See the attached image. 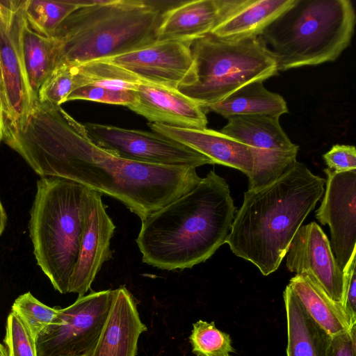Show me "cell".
Returning a JSON list of instances; mask_svg holds the SVG:
<instances>
[{"instance_id": "cell-38", "label": "cell", "mask_w": 356, "mask_h": 356, "mask_svg": "<svg viewBox=\"0 0 356 356\" xmlns=\"http://www.w3.org/2000/svg\"><path fill=\"white\" fill-rule=\"evenodd\" d=\"M229 356H231L230 355Z\"/></svg>"}, {"instance_id": "cell-25", "label": "cell", "mask_w": 356, "mask_h": 356, "mask_svg": "<svg viewBox=\"0 0 356 356\" xmlns=\"http://www.w3.org/2000/svg\"><path fill=\"white\" fill-rule=\"evenodd\" d=\"M74 65L78 88L95 86L113 90L136 91L142 82L132 73L104 60Z\"/></svg>"}, {"instance_id": "cell-12", "label": "cell", "mask_w": 356, "mask_h": 356, "mask_svg": "<svg viewBox=\"0 0 356 356\" xmlns=\"http://www.w3.org/2000/svg\"><path fill=\"white\" fill-rule=\"evenodd\" d=\"M327 176L323 198L316 218L330 230V245L343 270L356 252V170L334 172L325 168Z\"/></svg>"}, {"instance_id": "cell-26", "label": "cell", "mask_w": 356, "mask_h": 356, "mask_svg": "<svg viewBox=\"0 0 356 356\" xmlns=\"http://www.w3.org/2000/svg\"><path fill=\"white\" fill-rule=\"evenodd\" d=\"M79 8L78 0H25L22 3L29 26L46 37H53L61 22Z\"/></svg>"}, {"instance_id": "cell-10", "label": "cell", "mask_w": 356, "mask_h": 356, "mask_svg": "<svg viewBox=\"0 0 356 356\" xmlns=\"http://www.w3.org/2000/svg\"><path fill=\"white\" fill-rule=\"evenodd\" d=\"M83 125L94 145L121 159L194 168L213 164L209 158L198 152L154 131L90 122Z\"/></svg>"}, {"instance_id": "cell-32", "label": "cell", "mask_w": 356, "mask_h": 356, "mask_svg": "<svg viewBox=\"0 0 356 356\" xmlns=\"http://www.w3.org/2000/svg\"><path fill=\"white\" fill-rule=\"evenodd\" d=\"M356 252L344 267L343 292L341 304L351 325H356Z\"/></svg>"}, {"instance_id": "cell-35", "label": "cell", "mask_w": 356, "mask_h": 356, "mask_svg": "<svg viewBox=\"0 0 356 356\" xmlns=\"http://www.w3.org/2000/svg\"><path fill=\"white\" fill-rule=\"evenodd\" d=\"M6 211L3 209V207L1 204V202L0 200V236L2 234L3 232L4 231L6 223Z\"/></svg>"}, {"instance_id": "cell-1", "label": "cell", "mask_w": 356, "mask_h": 356, "mask_svg": "<svg viewBox=\"0 0 356 356\" xmlns=\"http://www.w3.org/2000/svg\"><path fill=\"white\" fill-rule=\"evenodd\" d=\"M235 212L228 184L211 170L191 191L142 220L136 243L143 262L166 270L204 262L226 243Z\"/></svg>"}, {"instance_id": "cell-23", "label": "cell", "mask_w": 356, "mask_h": 356, "mask_svg": "<svg viewBox=\"0 0 356 356\" xmlns=\"http://www.w3.org/2000/svg\"><path fill=\"white\" fill-rule=\"evenodd\" d=\"M225 118L237 115H262L279 118L289 113L284 99L268 90L261 81L241 87L221 102L202 108Z\"/></svg>"}, {"instance_id": "cell-19", "label": "cell", "mask_w": 356, "mask_h": 356, "mask_svg": "<svg viewBox=\"0 0 356 356\" xmlns=\"http://www.w3.org/2000/svg\"><path fill=\"white\" fill-rule=\"evenodd\" d=\"M296 0H222L219 20L210 34L225 40L258 37Z\"/></svg>"}, {"instance_id": "cell-22", "label": "cell", "mask_w": 356, "mask_h": 356, "mask_svg": "<svg viewBox=\"0 0 356 356\" xmlns=\"http://www.w3.org/2000/svg\"><path fill=\"white\" fill-rule=\"evenodd\" d=\"M20 49L32 100L38 98L42 85L58 67L60 43L33 31L24 16L19 33Z\"/></svg>"}, {"instance_id": "cell-21", "label": "cell", "mask_w": 356, "mask_h": 356, "mask_svg": "<svg viewBox=\"0 0 356 356\" xmlns=\"http://www.w3.org/2000/svg\"><path fill=\"white\" fill-rule=\"evenodd\" d=\"M284 300L287 321L286 356H329L332 335L309 316L288 285Z\"/></svg>"}, {"instance_id": "cell-9", "label": "cell", "mask_w": 356, "mask_h": 356, "mask_svg": "<svg viewBox=\"0 0 356 356\" xmlns=\"http://www.w3.org/2000/svg\"><path fill=\"white\" fill-rule=\"evenodd\" d=\"M227 120V124L219 131L252 149L254 168L248 177V189L273 182L296 161L299 147L287 136L279 118L237 115Z\"/></svg>"}, {"instance_id": "cell-14", "label": "cell", "mask_w": 356, "mask_h": 356, "mask_svg": "<svg viewBox=\"0 0 356 356\" xmlns=\"http://www.w3.org/2000/svg\"><path fill=\"white\" fill-rule=\"evenodd\" d=\"M285 256L290 272L308 277L333 300L341 303L343 272L337 263L327 236L316 222L299 228Z\"/></svg>"}, {"instance_id": "cell-34", "label": "cell", "mask_w": 356, "mask_h": 356, "mask_svg": "<svg viewBox=\"0 0 356 356\" xmlns=\"http://www.w3.org/2000/svg\"><path fill=\"white\" fill-rule=\"evenodd\" d=\"M356 325L349 331L332 335L329 356H356Z\"/></svg>"}, {"instance_id": "cell-2", "label": "cell", "mask_w": 356, "mask_h": 356, "mask_svg": "<svg viewBox=\"0 0 356 356\" xmlns=\"http://www.w3.org/2000/svg\"><path fill=\"white\" fill-rule=\"evenodd\" d=\"M325 179L296 161L273 182L248 189L226 243L264 275L275 272L296 233L325 191Z\"/></svg>"}, {"instance_id": "cell-24", "label": "cell", "mask_w": 356, "mask_h": 356, "mask_svg": "<svg viewBox=\"0 0 356 356\" xmlns=\"http://www.w3.org/2000/svg\"><path fill=\"white\" fill-rule=\"evenodd\" d=\"M288 286L309 316L331 335L349 331L353 327L341 304L308 277L296 275Z\"/></svg>"}, {"instance_id": "cell-33", "label": "cell", "mask_w": 356, "mask_h": 356, "mask_svg": "<svg viewBox=\"0 0 356 356\" xmlns=\"http://www.w3.org/2000/svg\"><path fill=\"white\" fill-rule=\"evenodd\" d=\"M327 168L337 172L356 170V149L349 145H334L323 155Z\"/></svg>"}, {"instance_id": "cell-20", "label": "cell", "mask_w": 356, "mask_h": 356, "mask_svg": "<svg viewBox=\"0 0 356 356\" xmlns=\"http://www.w3.org/2000/svg\"><path fill=\"white\" fill-rule=\"evenodd\" d=\"M222 0H192L179 2L166 9L156 31V40L191 43L210 34L217 24Z\"/></svg>"}, {"instance_id": "cell-28", "label": "cell", "mask_w": 356, "mask_h": 356, "mask_svg": "<svg viewBox=\"0 0 356 356\" xmlns=\"http://www.w3.org/2000/svg\"><path fill=\"white\" fill-rule=\"evenodd\" d=\"M59 307H50L30 292L19 296L13 304L12 312L24 324L34 339L54 319Z\"/></svg>"}, {"instance_id": "cell-6", "label": "cell", "mask_w": 356, "mask_h": 356, "mask_svg": "<svg viewBox=\"0 0 356 356\" xmlns=\"http://www.w3.org/2000/svg\"><path fill=\"white\" fill-rule=\"evenodd\" d=\"M88 188L66 179L37 181L30 237L38 265L60 293H68L83 231Z\"/></svg>"}, {"instance_id": "cell-37", "label": "cell", "mask_w": 356, "mask_h": 356, "mask_svg": "<svg viewBox=\"0 0 356 356\" xmlns=\"http://www.w3.org/2000/svg\"><path fill=\"white\" fill-rule=\"evenodd\" d=\"M0 99L3 105V111L5 113L6 110V101H5V95H4V88H3V77L1 70V66H0Z\"/></svg>"}, {"instance_id": "cell-17", "label": "cell", "mask_w": 356, "mask_h": 356, "mask_svg": "<svg viewBox=\"0 0 356 356\" xmlns=\"http://www.w3.org/2000/svg\"><path fill=\"white\" fill-rule=\"evenodd\" d=\"M152 131L181 143L209 158L213 164L233 168L250 177L254 168L252 149L220 131L148 124Z\"/></svg>"}, {"instance_id": "cell-31", "label": "cell", "mask_w": 356, "mask_h": 356, "mask_svg": "<svg viewBox=\"0 0 356 356\" xmlns=\"http://www.w3.org/2000/svg\"><path fill=\"white\" fill-rule=\"evenodd\" d=\"M136 99L134 90H118L95 86H83L73 90L65 102L87 100L129 107Z\"/></svg>"}, {"instance_id": "cell-13", "label": "cell", "mask_w": 356, "mask_h": 356, "mask_svg": "<svg viewBox=\"0 0 356 356\" xmlns=\"http://www.w3.org/2000/svg\"><path fill=\"white\" fill-rule=\"evenodd\" d=\"M190 44L156 40L137 50L101 60L127 70L143 82L177 89L190 79L193 72Z\"/></svg>"}, {"instance_id": "cell-5", "label": "cell", "mask_w": 356, "mask_h": 356, "mask_svg": "<svg viewBox=\"0 0 356 356\" xmlns=\"http://www.w3.org/2000/svg\"><path fill=\"white\" fill-rule=\"evenodd\" d=\"M355 24L350 0H296L258 38L282 72L334 61L350 44Z\"/></svg>"}, {"instance_id": "cell-30", "label": "cell", "mask_w": 356, "mask_h": 356, "mask_svg": "<svg viewBox=\"0 0 356 356\" xmlns=\"http://www.w3.org/2000/svg\"><path fill=\"white\" fill-rule=\"evenodd\" d=\"M78 88L74 65H65L58 67L42 85L38 98L60 106L67 96Z\"/></svg>"}, {"instance_id": "cell-7", "label": "cell", "mask_w": 356, "mask_h": 356, "mask_svg": "<svg viewBox=\"0 0 356 356\" xmlns=\"http://www.w3.org/2000/svg\"><path fill=\"white\" fill-rule=\"evenodd\" d=\"M193 69L177 90L202 108L221 102L249 83L278 73L276 61L258 37L230 41L208 34L193 41Z\"/></svg>"}, {"instance_id": "cell-36", "label": "cell", "mask_w": 356, "mask_h": 356, "mask_svg": "<svg viewBox=\"0 0 356 356\" xmlns=\"http://www.w3.org/2000/svg\"><path fill=\"white\" fill-rule=\"evenodd\" d=\"M4 111L2 103L0 99V141L3 139L4 136Z\"/></svg>"}, {"instance_id": "cell-15", "label": "cell", "mask_w": 356, "mask_h": 356, "mask_svg": "<svg viewBox=\"0 0 356 356\" xmlns=\"http://www.w3.org/2000/svg\"><path fill=\"white\" fill-rule=\"evenodd\" d=\"M102 195L88 188L79 255L68 286V293H77L79 297L85 296L102 264L113 255L110 245L115 226L107 214Z\"/></svg>"}, {"instance_id": "cell-27", "label": "cell", "mask_w": 356, "mask_h": 356, "mask_svg": "<svg viewBox=\"0 0 356 356\" xmlns=\"http://www.w3.org/2000/svg\"><path fill=\"white\" fill-rule=\"evenodd\" d=\"M189 341L197 356H229L234 352L229 334L216 328L214 322L193 323Z\"/></svg>"}, {"instance_id": "cell-8", "label": "cell", "mask_w": 356, "mask_h": 356, "mask_svg": "<svg viewBox=\"0 0 356 356\" xmlns=\"http://www.w3.org/2000/svg\"><path fill=\"white\" fill-rule=\"evenodd\" d=\"M114 290L91 292L60 309L35 339L37 356H90L110 312Z\"/></svg>"}, {"instance_id": "cell-29", "label": "cell", "mask_w": 356, "mask_h": 356, "mask_svg": "<svg viewBox=\"0 0 356 356\" xmlns=\"http://www.w3.org/2000/svg\"><path fill=\"white\" fill-rule=\"evenodd\" d=\"M0 356H37L35 339L12 311L7 318L3 343H0Z\"/></svg>"}, {"instance_id": "cell-16", "label": "cell", "mask_w": 356, "mask_h": 356, "mask_svg": "<svg viewBox=\"0 0 356 356\" xmlns=\"http://www.w3.org/2000/svg\"><path fill=\"white\" fill-rule=\"evenodd\" d=\"M135 102L128 108L151 123L204 129L208 120L202 108L177 89L141 82Z\"/></svg>"}, {"instance_id": "cell-3", "label": "cell", "mask_w": 356, "mask_h": 356, "mask_svg": "<svg viewBox=\"0 0 356 356\" xmlns=\"http://www.w3.org/2000/svg\"><path fill=\"white\" fill-rule=\"evenodd\" d=\"M195 169L119 158L94 145L77 122L57 177L118 200L142 221L197 184L202 178Z\"/></svg>"}, {"instance_id": "cell-18", "label": "cell", "mask_w": 356, "mask_h": 356, "mask_svg": "<svg viewBox=\"0 0 356 356\" xmlns=\"http://www.w3.org/2000/svg\"><path fill=\"white\" fill-rule=\"evenodd\" d=\"M147 330L125 286L114 290L110 312L90 356H136L140 335Z\"/></svg>"}, {"instance_id": "cell-4", "label": "cell", "mask_w": 356, "mask_h": 356, "mask_svg": "<svg viewBox=\"0 0 356 356\" xmlns=\"http://www.w3.org/2000/svg\"><path fill=\"white\" fill-rule=\"evenodd\" d=\"M145 0H100L79 8L57 28L59 67L131 52L156 40L165 6Z\"/></svg>"}, {"instance_id": "cell-11", "label": "cell", "mask_w": 356, "mask_h": 356, "mask_svg": "<svg viewBox=\"0 0 356 356\" xmlns=\"http://www.w3.org/2000/svg\"><path fill=\"white\" fill-rule=\"evenodd\" d=\"M22 3V0L0 1V66L6 101L4 122L8 124L23 118L32 102L19 42Z\"/></svg>"}]
</instances>
